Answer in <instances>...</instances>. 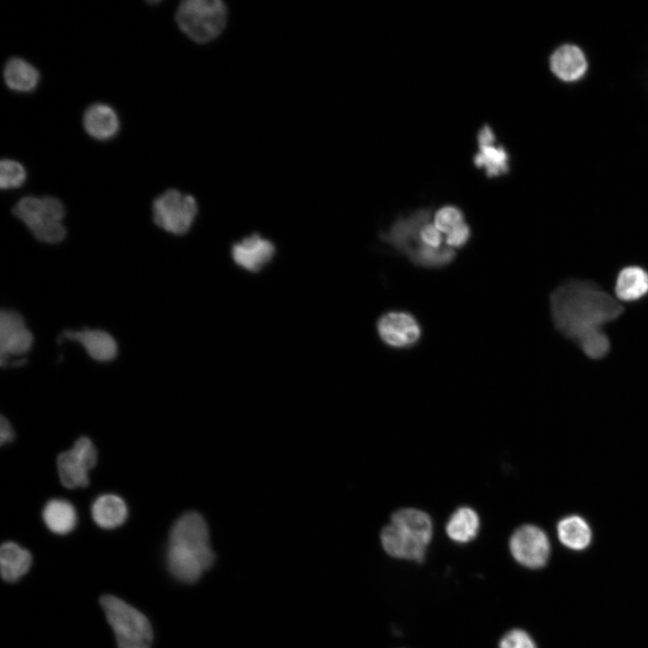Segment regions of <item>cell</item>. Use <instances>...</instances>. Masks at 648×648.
<instances>
[{
	"mask_svg": "<svg viewBox=\"0 0 648 648\" xmlns=\"http://www.w3.org/2000/svg\"><path fill=\"white\" fill-rule=\"evenodd\" d=\"M432 532V521L426 512L401 508L392 514L391 524L382 528L381 542L391 556L420 562L425 559Z\"/></svg>",
	"mask_w": 648,
	"mask_h": 648,
	"instance_id": "4",
	"label": "cell"
},
{
	"mask_svg": "<svg viewBox=\"0 0 648 648\" xmlns=\"http://www.w3.org/2000/svg\"><path fill=\"white\" fill-rule=\"evenodd\" d=\"M83 126L86 133L94 140H107L119 131L120 119L112 106L96 103L86 109Z\"/></svg>",
	"mask_w": 648,
	"mask_h": 648,
	"instance_id": "16",
	"label": "cell"
},
{
	"mask_svg": "<svg viewBox=\"0 0 648 648\" xmlns=\"http://www.w3.org/2000/svg\"><path fill=\"white\" fill-rule=\"evenodd\" d=\"M471 235V228L468 223L464 221L445 236V243L453 249L461 248L467 245Z\"/></svg>",
	"mask_w": 648,
	"mask_h": 648,
	"instance_id": "30",
	"label": "cell"
},
{
	"mask_svg": "<svg viewBox=\"0 0 648 648\" xmlns=\"http://www.w3.org/2000/svg\"><path fill=\"white\" fill-rule=\"evenodd\" d=\"M230 255L238 266L250 273H257L272 261L275 255V246L268 238L253 233L234 243Z\"/></svg>",
	"mask_w": 648,
	"mask_h": 648,
	"instance_id": "14",
	"label": "cell"
},
{
	"mask_svg": "<svg viewBox=\"0 0 648 648\" xmlns=\"http://www.w3.org/2000/svg\"><path fill=\"white\" fill-rule=\"evenodd\" d=\"M499 648H536V645L526 631L512 629L502 636Z\"/></svg>",
	"mask_w": 648,
	"mask_h": 648,
	"instance_id": "28",
	"label": "cell"
},
{
	"mask_svg": "<svg viewBox=\"0 0 648 648\" xmlns=\"http://www.w3.org/2000/svg\"><path fill=\"white\" fill-rule=\"evenodd\" d=\"M119 648H149L153 632L148 618L121 598L104 595L100 598Z\"/></svg>",
	"mask_w": 648,
	"mask_h": 648,
	"instance_id": "7",
	"label": "cell"
},
{
	"mask_svg": "<svg viewBox=\"0 0 648 648\" xmlns=\"http://www.w3.org/2000/svg\"><path fill=\"white\" fill-rule=\"evenodd\" d=\"M578 346L590 358L600 359L609 352L610 341L604 330H600L583 338Z\"/></svg>",
	"mask_w": 648,
	"mask_h": 648,
	"instance_id": "27",
	"label": "cell"
},
{
	"mask_svg": "<svg viewBox=\"0 0 648 648\" xmlns=\"http://www.w3.org/2000/svg\"><path fill=\"white\" fill-rule=\"evenodd\" d=\"M422 244L430 248L440 249L446 247L445 235L429 220L423 224L419 230Z\"/></svg>",
	"mask_w": 648,
	"mask_h": 648,
	"instance_id": "29",
	"label": "cell"
},
{
	"mask_svg": "<svg viewBox=\"0 0 648 648\" xmlns=\"http://www.w3.org/2000/svg\"><path fill=\"white\" fill-rule=\"evenodd\" d=\"M209 531L202 517L191 511L172 526L166 552L167 567L178 580L194 583L214 562Z\"/></svg>",
	"mask_w": 648,
	"mask_h": 648,
	"instance_id": "2",
	"label": "cell"
},
{
	"mask_svg": "<svg viewBox=\"0 0 648 648\" xmlns=\"http://www.w3.org/2000/svg\"><path fill=\"white\" fill-rule=\"evenodd\" d=\"M96 461L97 452L92 441L85 436L78 438L70 450L58 456L57 466L61 483L69 489L87 486L88 472Z\"/></svg>",
	"mask_w": 648,
	"mask_h": 648,
	"instance_id": "9",
	"label": "cell"
},
{
	"mask_svg": "<svg viewBox=\"0 0 648 648\" xmlns=\"http://www.w3.org/2000/svg\"><path fill=\"white\" fill-rule=\"evenodd\" d=\"M175 17L186 36L205 43L222 32L227 22V7L220 0H184L177 6Z\"/></svg>",
	"mask_w": 648,
	"mask_h": 648,
	"instance_id": "6",
	"label": "cell"
},
{
	"mask_svg": "<svg viewBox=\"0 0 648 648\" xmlns=\"http://www.w3.org/2000/svg\"><path fill=\"white\" fill-rule=\"evenodd\" d=\"M13 212L41 242L56 244L66 237L62 224L65 216L63 203L53 196H24L14 206Z\"/></svg>",
	"mask_w": 648,
	"mask_h": 648,
	"instance_id": "5",
	"label": "cell"
},
{
	"mask_svg": "<svg viewBox=\"0 0 648 648\" xmlns=\"http://www.w3.org/2000/svg\"><path fill=\"white\" fill-rule=\"evenodd\" d=\"M33 342V337L20 313L2 310L0 313V359L4 365L12 356L27 353Z\"/></svg>",
	"mask_w": 648,
	"mask_h": 648,
	"instance_id": "12",
	"label": "cell"
},
{
	"mask_svg": "<svg viewBox=\"0 0 648 648\" xmlns=\"http://www.w3.org/2000/svg\"><path fill=\"white\" fill-rule=\"evenodd\" d=\"M479 528V516L469 507L457 508L451 515L446 526L449 538L458 544H465L474 539Z\"/></svg>",
	"mask_w": 648,
	"mask_h": 648,
	"instance_id": "23",
	"label": "cell"
},
{
	"mask_svg": "<svg viewBox=\"0 0 648 648\" xmlns=\"http://www.w3.org/2000/svg\"><path fill=\"white\" fill-rule=\"evenodd\" d=\"M376 330L386 346L397 349L417 345L422 335L421 326L416 317L403 310L383 313L376 322Z\"/></svg>",
	"mask_w": 648,
	"mask_h": 648,
	"instance_id": "11",
	"label": "cell"
},
{
	"mask_svg": "<svg viewBox=\"0 0 648 648\" xmlns=\"http://www.w3.org/2000/svg\"><path fill=\"white\" fill-rule=\"evenodd\" d=\"M619 302H634L648 293V272L641 266H630L620 270L615 285Z\"/></svg>",
	"mask_w": 648,
	"mask_h": 648,
	"instance_id": "18",
	"label": "cell"
},
{
	"mask_svg": "<svg viewBox=\"0 0 648 648\" xmlns=\"http://www.w3.org/2000/svg\"><path fill=\"white\" fill-rule=\"evenodd\" d=\"M26 180V170L18 161L4 158L0 163V186L2 189L16 188Z\"/></svg>",
	"mask_w": 648,
	"mask_h": 648,
	"instance_id": "26",
	"label": "cell"
},
{
	"mask_svg": "<svg viewBox=\"0 0 648 648\" xmlns=\"http://www.w3.org/2000/svg\"><path fill=\"white\" fill-rule=\"evenodd\" d=\"M91 511L94 521L105 529L121 526L128 516L126 503L114 494H104L98 497L93 503Z\"/></svg>",
	"mask_w": 648,
	"mask_h": 648,
	"instance_id": "20",
	"label": "cell"
},
{
	"mask_svg": "<svg viewBox=\"0 0 648 648\" xmlns=\"http://www.w3.org/2000/svg\"><path fill=\"white\" fill-rule=\"evenodd\" d=\"M478 151L473 156L476 167L482 168L490 177L506 175L510 169V157L502 144L497 142L494 130L488 124L483 125L477 134Z\"/></svg>",
	"mask_w": 648,
	"mask_h": 648,
	"instance_id": "13",
	"label": "cell"
},
{
	"mask_svg": "<svg viewBox=\"0 0 648 648\" xmlns=\"http://www.w3.org/2000/svg\"><path fill=\"white\" fill-rule=\"evenodd\" d=\"M42 518L53 533L64 535L74 529L76 524V509L64 500H51L44 507Z\"/></svg>",
	"mask_w": 648,
	"mask_h": 648,
	"instance_id": "24",
	"label": "cell"
},
{
	"mask_svg": "<svg viewBox=\"0 0 648 648\" xmlns=\"http://www.w3.org/2000/svg\"><path fill=\"white\" fill-rule=\"evenodd\" d=\"M557 536L566 547L580 551L587 548L591 541V529L588 522L579 515H569L557 523Z\"/></svg>",
	"mask_w": 648,
	"mask_h": 648,
	"instance_id": "21",
	"label": "cell"
},
{
	"mask_svg": "<svg viewBox=\"0 0 648 648\" xmlns=\"http://www.w3.org/2000/svg\"><path fill=\"white\" fill-rule=\"evenodd\" d=\"M32 565L31 554L14 542H6L0 548V569L2 578L15 581L24 575Z\"/></svg>",
	"mask_w": 648,
	"mask_h": 648,
	"instance_id": "22",
	"label": "cell"
},
{
	"mask_svg": "<svg viewBox=\"0 0 648 648\" xmlns=\"http://www.w3.org/2000/svg\"><path fill=\"white\" fill-rule=\"evenodd\" d=\"M14 437V430L9 421L4 417L0 419V442L1 445L13 441Z\"/></svg>",
	"mask_w": 648,
	"mask_h": 648,
	"instance_id": "31",
	"label": "cell"
},
{
	"mask_svg": "<svg viewBox=\"0 0 648 648\" xmlns=\"http://www.w3.org/2000/svg\"><path fill=\"white\" fill-rule=\"evenodd\" d=\"M509 550L521 565L538 569L545 565L550 554V542L546 534L535 525H523L510 536Z\"/></svg>",
	"mask_w": 648,
	"mask_h": 648,
	"instance_id": "10",
	"label": "cell"
},
{
	"mask_svg": "<svg viewBox=\"0 0 648 648\" xmlns=\"http://www.w3.org/2000/svg\"><path fill=\"white\" fill-rule=\"evenodd\" d=\"M3 75L5 85L20 93L33 91L40 82L39 70L24 58L18 57L8 59Z\"/></svg>",
	"mask_w": 648,
	"mask_h": 648,
	"instance_id": "19",
	"label": "cell"
},
{
	"mask_svg": "<svg viewBox=\"0 0 648 648\" xmlns=\"http://www.w3.org/2000/svg\"><path fill=\"white\" fill-rule=\"evenodd\" d=\"M63 338L81 344L87 354L97 361H111L117 354L114 338L101 329L66 330L63 332Z\"/></svg>",
	"mask_w": 648,
	"mask_h": 648,
	"instance_id": "17",
	"label": "cell"
},
{
	"mask_svg": "<svg viewBox=\"0 0 648 648\" xmlns=\"http://www.w3.org/2000/svg\"><path fill=\"white\" fill-rule=\"evenodd\" d=\"M550 310L555 328L577 345L603 330L624 311L620 302L590 281L570 280L550 295Z\"/></svg>",
	"mask_w": 648,
	"mask_h": 648,
	"instance_id": "1",
	"label": "cell"
},
{
	"mask_svg": "<svg viewBox=\"0 0 648 648\" xmlns=\"http://www.w3.org/2000/svg\"><path fill=\"white\" fill-rule=\"evenodd\" d=\"M198 206L195 198L176 189H167L152 203L154 222L175 235L185 234L193 225Z\"/></svg>",
	"mask_w": 648,
	"mask_h": 648,
	"instance_id": "8",
	"label": "cell"
},
{
	"mask_svg": "<svg viewBox=\"0 0 648 648\" xmlns=\"http://www.w3.org/2000/svg\"><path fill=\"white\" fill-rule=\"evenodd\" d=\"M433 214L431 208L425 207L400 215L381 233V239L415 266L431 269L445 267L455 258V250L447 246L440 249L427 248L419 237L421 227L433 219Z\"/></svg>",
	"mask_w": 648,
	"mask_h": 648,
	"instance_id": "3",
	"label": "cell"
},
{
	"mask_svg": "<svg viewBox=\"0 0 648 648\" xmlns=\"http://www.w3.org/2000/svg\"><path fill=\"white\" fill-rule=\"evenodd\" d=\"M464 221L463 211L452 204L444 205L437 209L433 214L432 220L436 229L445 236Z\"/></svg>",
	"mask_w": 648,
	"mask_h": 648,
	"instance_id": "25",
	"label": "cell"
},
{
	"mask_svg": "<svg viewBox=\"0 0 648 648\" xmlns=\"http://www.w3.org/2000/svg\"><path fill=\"white\" fill-rule=\"evenodd\" d=\"M549 67L560 80L572 83L583 77L588 70L584 52L574 44L566 43L558 47L550 56Z\"/></svg>",
	"mask_w": 648,
	"mask_h": 648,
	"instance_id": "15",
	"label": "cell"
}]
</instances>
